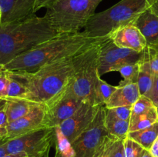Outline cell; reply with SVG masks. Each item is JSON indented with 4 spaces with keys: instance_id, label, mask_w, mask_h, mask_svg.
Returning a JSON list of instances; mask_svg holds the SVG:
<instances>
[{
    "instance_id": "obj_1",
    "label": "cell",
    "mask_w": 158,
    "mask_h": 157,
    "mask_svg": "<svg viewBox=\"0 0 158 157\" xmlns=\"http://www.w3.org/2000/svg\"><path fill=\"white\" fill-rule=\"evenodd\" d=\"M109 35L94 38L84 32L60 33L18 55L4 66L9 71L32 72L52 62L71 58L91 46L103 42Z\"/></svg>"
},
{
    "instance_id": "obj_2",
    "label": "cell",
    "mask_w": 158,
    "mask_h": 157,
    "mask_svg": "<svg viewBox=\"0 0 158 157\" xmlns=\"http://www.w3.org/2000/svg\"><path fill=\"white\" fill-rule=\"evenodd\" d=\"M57 34L46 17L35 14L19 21L1 24L0 64L6 65Z\"/></svg>"
},
{
    "instance_id": "obj_3",
    "label": "cell",
    "mask_w": 158,
    "mask_h": 157,
    "mask_svg": "<svg viewBox=\"0 0 158 157\" xmlns=\"http://www.w3.org/2000/svg\"><path fill=\"white\" fill-rule=\"evenodd\" d=\"M72 58L52 62L32 72L10 71L27 89L26 99L45 103L60 93L72 75Z\"/></svg>"
},
{
    "instance_id": "obj_4",
    "label": "cell",
    "mask_w": 158,
    "mask_h": 157,
    "mask_svg": "<svg viewBox=\"0 0 158 157\" xmlns=\"http://www.w3.org/2000/svg\"><path fill=\"white\" fill-rule=\"evenodd\" d=\"M150 4L151 0H120L106 10L94 14L83 32L94 38L107 36L117 28L135 22Z\"/></svg>"
},
{
    "instance_id": "obj_5",
    "label": "cell",
    "mask_w": 158,
    "mask_h": 157,
    "mask_svg": "<svg viewBox=\"0 0 158 157\" xmlns=\"http://www.w3.org/2000/svg\"><path fill=\"white\" fill-rule=\"evenodd\" d=\"M103 0H56L44 16L57 33H75L83 29Z\"/></svg>"
},
{
    "instance_id": "obj_6",
    "label": "cell",
    "mask_w": 158,
    "mask_h": 157,
    "mask_svg": "<svg viewBox=\"0 0 158 157\" xmlns=\"http://www.w3.org/2000/svg\"><path fill=\"white\" fill-rule=\"evenodd\" d=\"M103 42L94 45L72 58L73 69L69 80V86L78 98L90 103L95 84L100 77L98 73L99 52L100 44Z\"/></svg>"
},
{
    "instance_id": "obj_7",
    "label": "cell",
    "mask_w": 158,
    "mask_h": 157,
    "mask_svg": "<svg viewBox=\"0 0 158 157\" xmlns=\"http://www.w3.org/2000/svg\"><path fill=\"white\" fill-rule=\"evenodd\" d=\"M55 128L43 127L6 142L8 154H26L27 157H49L55 145Z\"/></svg>"
},
{
    "instance_id": "obj_8",
    "label": "cell",
    "mask_w": 158,
    "mask_h": 157,
    "mask_svg": "<svg viewBox=\"0 0 158 157\" xmlns=\"http://www.w3.org/2000/svg\"><path fill=\"white\" fill-rule=\"evenodd\" d=\"M83 102V100L73 93L68 83L60 93L45 103L44 126L48 128L60 126L80 108Z\"/></svg>"
},
{
    "instance_id": "obj_9",
    "label": "cell",
    "mask_w": 158,
    "mask_h": 157,
    "mask_svg": "<svg viewBox=\"0 0 158 157\" xmlns=\"http://www.w3.org/2000/svg\"><path fill=\"white\" fill-rule=\"evenodd\" d=\"M106 107L100 106L95 118L89 126L71 143L74 157H93L106 135L105 126Z\"/></svg>"
},
{
    "instance_id": "obj_10",
    "label": "cell",
    "mask_w": 158,
    "mask_h": 157,
    "mask_svg": "<svg viewBox=\"0 0 158 157\" xmlns=\"http://www.w3.org/2000/svg\"><path fill=\"white\" fill-rule=\"evenodd\" d=\"M142 52L117 46L108 38L100 46L98 73L100 77L110 72H117L121 66L140 61Z\"/></svg>"
},
{
    "instance_id": "obj_11",
    "label": "cell",
    "mask_w": 158,
    "mask_h": 157,
    "mask_svg": "<svg viewBox=\"0 0 158 157\" xmlns=\"http://www.w3.org/2000/svg\"><path fill=\"white\" fill-rule=\"evenodd\" d=\"M100 106L83 101L80 108L56 128L69 143H73L90 125Z\"/></svg>"
},
{
    "instance_id": "obj_12",
    "label": "cell",
    "mask_w": 158,
    "mask_h": 157,
    "mask_svg": "<svg viewBox=\"0 0 158 157\" xmlns=\"http://www.w3.org/2000/svg\"><path fill=\"white\" fill-rule=\"evenodd\" d=\"M45 113V104L35 103L26 115L9 123L6 138L9 140L12 139L45 127L43 125Z\"/></svg>"
},
{
    "instance_id": "obj_13",
    "label": "cell",
    "mask_w": 158,
    "mask_h": 157,
    "mask_svg": "<svg viewBox=\"0 0 158 157\" xmlns=\"http://www.w3.org/2000/svg\"><path fill=\"white\" fill-rule=\"evenodd\" d=\"M108 35L113 42L120 48L141 52L147 47L143 34L134 23L117 28Z\"/></svg>"
},
{
    "instance_id": "obj_14",
    "label": "cell",
    "mask_w": 158,
    "mask_h": 157,
    "mask_svg": "<svg viewBox=\"0 0 158 157\" xmlns=\"http://www.w3.org/2000/svg\"><path fill=\"white\" fill-rule=\"evenodd\" d=\"M36 0H0L1 24L19 21L35 13Z\"/></svg>"
},
{
    "instance_id": "obj_15",
    "label": "cell",
    "mask_w": 158,
    "mask_h": 157,
    "mask_svg": "<svg viewBox=\"0 0 158 157\" xmlns=\"http://www.w3.org/2000/svg\"><path fill=\"white\" fill-rule=\"evenodd\" d=\"M147 42V47L158 52V18L150 10L145 11L134 22Z\"/></svg>"
},
{
    "instance_id": "obj_16",
    "label": "cell",
    "mask_w": 158,
    "mask_h": 157,
    "mask_svg": "<svg viewBox=\"0 0 158 157\" xmlns=\"http://www.w3.org/2000/svg\"><path fill=\"white\" fill-rule=\"evenodd\" d=\"M137 83L118 86L105 104L106 109L120 106H132L140 96Z\"/></svg>"
},
{
    "instance_id": "obj_17",
    "label": "cell",
    "mask_w": 158,
    "mask_h": 157,
    "mask_svg": "<svg viewBox=\"0 0 158 157\" xmlns=\"http://www.w3.org/2000/svg\"><path fill=\"white\" fill-rule=\"evenodd\" d=\"M4 99L6 101V112L9 123L26 115L35 104L34 102L22 98L7 97Z\"/></svg>"
},
{
    "instance_id": "obj_18",
    "label": "cell",
    "mask_w": 158,
    "mask_h": 157,
    "mask_svg": "<svg viewBox=\"0 0 158 157\" xmlns=\"http://www.w3.org/2000/svg\"><path fill=\"white\" fill-rule=\"evenodd\" d=\"M139 65H140V71H139L137 84L138 86L140 95H144L152 87L155 77L151 69L146 49L142 52V56L139 61Z\"/></svg>"
},
{
    "instance_id": "obj_19",
    "label": "cell",
    "mask_w": 158,
    "mask_h": 157,
    "mask_svg": "<svg viewBox=\"0 0 158 157\" xmlns=\"http://www.w3.org/2000/svg\"><path fill=\"white\" fill-rule=\"evenodd\" d=\"M128 137L149 151L158 138V121L144 129L130 132Z\"/></svg>"
},
{
    "instance_id": "obj_20",
    "label": "cell",
    "mask_w": 158,
    "mask_h": 157,
    "mask_svg": "<svg viewBox=\"0 0 158 157\" xmlns=\"http://www.w3.org/2000/svg\"><path fill=\"white\" fill-rule=\"evenodd\" d=\"M157 121V108L154 107L145 113L131 117L129 132L146 129Z\"/></svg>"
},
{
    "instance_id": "obj_21",
    "label": "cell",
    "mask_w": 158,
    "mask_h": 157,
    "mask_svg": "<svg viewBox=\"0 0 158 157\" xmlns=\"http://www.w3.org/2000/svg\"><path fill=\"white\" fill-rule=\"evenodd\" d=\"M117 86H111L99 77L94 87L92 104L94 106H105Z\"/></svg>"
},
{
    "instance_id": "obj_22",
    "label": "cell",
    "mask_w": 158,
    "mask_h": 157,
    "mask_svg": "<svg viewBox=\"0 0 158 157\" xmlns=\"http://www.w3.org/2000/svg\"><path fill=\"white\" fill-rule=\"evenodd\" d=\"M105 126L108 134L117 139L124 140L128 137L130 121L106 118L105 116Z\"/></svg>"
},
{
    "instance_id": "obj_23",
    "label": "cell",
    "mask_w": 158,
    "mask_h": 157,
    "mask_svg": "<svg viewBox=\"0 0 158 157\" xmlns=\"http://www.w3.org/2000/svg\"><path fill=\"white\" fill-rule=\"evenodd\" d=\"M139 71H140V65L138 62L130 63L121 66L117 70L123 78L120 83L119 86H124V85L131 84V83H137L138 79Z\"/></svg>"
},
{
    "instance_id": "obj_24",
    "label": "cell",
    "mask_w": 158,
    "mask_h": 157,
    "mask_svg": "<svg viewBox=\"0 0 158 157\" xmlns=\"http://www.w3.org/2000/svg\"><path fill=\"white\" fill-rule=\"evenodd\" d=\"M26 96H27L26 88L19 80L12 76L9 71V83L6 98L12 97V98H22L26 99Z\"/></svg>"
},
{
    "instance_id": "obj_25",
    "label": "cell",
    "mask_w": 158,
    "mask_h": 157,
    "mask_svg": "<svg viewBox=\"0 0 158 157\" xmlns=\"http://www.w3.org/2000/svg\"><path fill=\"white\" fill-rule=\"evenodd\" d=\"M117 140L112 135H106L93 157H110Z\"/></svg>"
},
{
    "instance_id": "obj_26",
    "label": "cell",
    "mask_w": 158,
    "mask_h": 157,
    "mask_svg": "<svg viewBox=\"0 0 158 157\" xmlns=\"http://www.w3.org/2000/svg\"><path fill=\"white\" fill-rule=\"evenodd\" d=\"M131 111H132V106H120V107H114L110 109L106 108V117L130 121Z\"/></svg>"
},
{
    "instance_id": "obj_27",
    "label": "cell",
    "mask_w": 158,
    "mask_h": 157,
    "mask_svg": "<svg viewBox=\"0 0 158 157\" xmlns=\"http://www.w3.org/2000/svg\"><path fill=\"white\" fill-rule=\"evenodd\" d=\"M125 157H140L145 150L140 144L127 137L123 140Z\"/></svg>"
},
{
    "instance_id": "obj_28",
    "label": "cell",
    "mask_w": 158,
    "mask_h": 157,
    "mask_svg": "<svg viewBox=\"0 0 158 157\" xmlns=\"http://www.w3.org/2000/svg\"><path fill=\"white\" fill-rule=\"evenodd\" d=\"M9 83V70L6 69L4 65L0 64V99L7 96L8 86Z\"/></svg>"
},
{
    "instance_id": "obj_29",
    "label": "cell",
    "mask_w": 158,
    "mask_h": 157,
    "mask_svg": "<svg viewBox=\"0 0 158 157\" xmlns=\"http://www.w3.org/2000/svg\"><path fill=\"white\" fill-rule=\"evenodd\" d=\"M9 125L6 112V101L4 99H0V135L6 137L7 127Z\"/></svg>"
},
{
    "instance_id": "obj_30",
    "label": "cell",
    "mask_w": 158,
    "mask_h": 157,
    "mask_svg": "<svg viewBox=\"0 0 158 157\" xmlns=\"http://www.w3.org/2000/svg\"><path fill=\"white\" fill-rule=\"evenodd\" d=\"M147 54H148V61H149L151 69L152 70L154 76L158 75V52L151 48L146 47Z\"/></svg>"
},
{
    "instance_id": "obj_31",
    "label": "cell",
    "mask_w": 158,
    "mask_h": 157,
    "mask_svg": "<svg viewBox=\"0 0 158 157\" xmlns=\"http://www.w3.org/2000/svg\"><path fill=\"white\" fill-rule=\"evenodd\" d=\"M144 95L146 97H148V99H150L151 100V102L154 103V106L157 107L158 106V75L154 77V83H153L152 87L150 89L149 92Z\"/></svg>"
},
{
    "instance_id": "obj_32",
    "label": "cell",
    "mask_w": 158,
    "mask_h": 157,
    "mask_svg": "<svg viewBox=\"0 0 158 157\" xmlns=\"http://www.w3.org/2000/svg\"><path fill=\"white\" fill-rule=\"evenodd\" d=\"M110 157H125L123 140L118 139L115 143V146L113 150Z\"/></svg>"
},
{
    "instance_id": "obj_33",
    "label": "cell",
    "mask_w": 158,
    "mask_h": 157,
    "mask_svg": "<svg viewBox=\"0 0 158 157\" xmlns=\"http://www.w3.org/2000/svg\"><path fill=\"white\" fill-rule=\"evenodd\" d=\"M56 0H36V4H35V12L40 9L43 8H48L49 6L52 4Z\"/></svg>"
},
{
    "instance_id": "obj_34",
    "label": "cell",
    "mask_w": 158,
    "mask_h": 157,
    "mask_svg": "<svg viewBox=\"0 0 158 157\" xmlns=\"http://www.w3.org/2000/svg\"><path fill=\"white\" fill-rule=\"evenodd\" d=\"M149 9L158 18V0H151Z\"/></svg>"
},
{
    "instance_id": "obj_35",
    "label": "cell",
    "mask_w": 158,
    "mask_h": 157,
    "mask_svg": "<svg viewBox=\"0 0 158 157\" xmlns=\"http://www.w3.org/2000/svg\"><path fill=\"white\" fill-rule=\"evenodd\" d=\"M153 157H158V138L157 139L153 146H151V149L149 150Z\"/></svg>"
},
{
    "instance_id": "obj_36",
    "label": "cell",
    "mask_w": 158,
    "mask_h": 157,
    "mask_svg": "<svg viewBox=\"0 0 158 157\" xmlns=\"http://www.w3.org/2000/svg\"><path fill=\"white\" fill-rule=\"evenodd\" d=\"M6 143L0 144V157H3L7 155V150H6Z\"/></svg>"
},
{
    "instance_id": "obj_37",
    "label": "cell",
    "mask_w": 158,
    "mask_h": 157,
    "mask_svg": "<svg viewBox=\"0 0 158 157\" xmlns=\"http://www.w3.org/2000/svg\"><path fill=\"white\" fill-rule=\"evenodd\" d=\"M3 157H27V155L23 152H21V153L17 154H7Z\"/></svg>"
},
{
    "instance_id": "obj_38",
    "label": "cell",
    "mask_w": 158,
    "mask_h": 157,
    "mask_svg": "<svg viewBox=\"0 0 158 157\" xmlns=\"http://www.w3.org/2000/svg\"><path fill=\"white\" fill-rule=\"evenodd\" d=\"M140 157H153L152 155L151 154V152H149L148 150H146L145 149L144 151H143V154H142V155Z\"/></svg>"
},
{
    "instance_id": "obj_39",
    "label": "cell",
    "mask_w": 158,
    "mask_h": 157,
    "mask_svg": "<svg viewBox=\"0 0 158 157\" xmlns=\"http://www.w3.org/2000/svg\"><path fill=\"white\" fill-rule=\"evenodd\" d=\"M7 141H9V139H8L6 137H4V136H1L0 135V144H2V143H6Z\"/></svg>"
},
{
    "instance_id": "obj_40",
    "label": "cell",
    "mask_w": 158,
    "mask_h": 157,
    "mask_svg": "<svg viewBox=\"0 0 158 157\" xmlns=\"http://www.w3.org/2000/svg\"><path fill=\"white\" fill-rule=\"evenodd\" d=\"M1 19H2V11H1V7H0V25H1Z\"/></svg>"
},
{
    "instance_id": "obj_41",
    "label": "cell",
    "mask_w": 158,
    "mask_h": 157,
    "mask_svg": "<svg viewBox=\"0 0 158 157\" xmlns=\"http://www.w3.org/2000/svg\"><path fill=\"white\" fill-rule=\"evenodd\" d=\"M156 108H157V115H158V106Z\"/></svg>"
}]
</instances>
